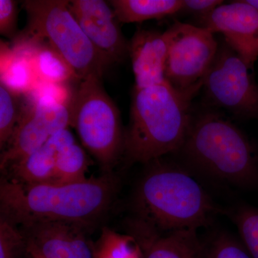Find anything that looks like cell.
<instances>
[{
	"label": "cell",
	"mask_w": 258,
	"mask_h": 258,
	"mask_svg": "<svg viewBox=\"0 0 258 258\" xmlns=\"http://www.w3.org/2000/svg\"><path fill=\"white\" fill-rule=\"evenodd\" d=\"M246 3L253 7L254 9L258 11V0H244Z\"/></svg>",
	"instance_id": "obj_27"
},
{
	"label": "cell",
	"mask_w": 258,
	"mask_h": 258,
	"mask_svg": "<svg viewBox=\"0 0 258 258\" xmlns=\"http://www.w3.org/2000/svg\"><path fill=\"white\" fill-rule=\"evenodd\" d=\"M118 181L113 173L73 184H19L2 176L1 217L18 227L62 222L88 230L111 208Z\"/></svg>",
	"instance_id": "obj_1"
},
{
	"label": "cell",
	"mask_w": 258,
	"mask_h": 258,
	"mask_svg": "<svg viewBox=\"0 0 258 258\" xmlns=\"http://www.w3.org/2000/svg\"><path fill=\"white\" fill-rule=\"evenodd\" d=\"M88 159L82 147L76 142L62 147L56 161L53 184H67L87 179Z\"/></svg>",
	"instance_id": "obj_19"
},
{
	"label": "cell",
	"mask_w": 258,
	"mask_h": 258,
	"mask_svg": "<svg viewBox=\"0 0 258 258\" xmlns=\"http://www.w3.org/2000/svg\"><path fill=\"white\" fill-rule=\"evenodd\" d=\"M18 5L13 0H0V33L8 38L16 37Z\"/></svg>",
	"instance_id": "obj_25"
},
{
	"label": "cell",
	"mask_w": 258,
	"mask_h": 258,
	"mask_svg": "<svg viewBox=\"0 0 258 258\" xmlns=\"http://www.w3.org/2000/svg\"><path fill=\"white\" fill-rule=\"evenodd\" d=\"M125 227L142 258H205L206 244L199 237L198 230L161 232L136 217L129 219Z\"/></svg>",
	"instance_id": "obj_13"
},
{
	"label": "cell",
	"mask_w": 258,
	"mask_h": 258,
	"mask_svg": "<svg viewBox=\"0 0 258 258\" xmlns=\"http://www.w3.org/2000/svg\"><path fill=\"white\" fill-rule=\"evenodd\" d=\"M13 48L30 57L39 81L55 84L80 81L63 57L45 40L25 35Z\"/></svg>",
	"instance_id": "obj_16"
},
{
	"label": "cell",
	"mask_w": 258,
	"mask_h": 258,
	"mask_svg": "<svg viewBox=\"0 0 258 258\" xmlns=\"http://www.w3.org/2000/svg\"><path fill=\"white\" fill-rule=\"evenodd\" d=\"M108 3L120 23H142L165 18L183 8V0H112Z\"/></svg>",
	"instance_id": "obj_18"
},
{
	"label": "cell",
	"mask_w": 258,
	"mask_h": 258,
	"mask_svg": "<svg viewBox=\"0 0 258 258\" xmlns=\"http://www.w3.org/2000/svg\"><path fill=\"white\" fill-rule=\"evenodd\" d=\"M93 258H142V252L133 238L121 235L108 228L92 247Z\"/></svg>",
	"instance_id": "obj_20"
},
{
	"label": "cell",
	"mask_w": 258,
	"mask_h": 258,
	"mask_svg": "<svg viewBox=\"0 0 258 258\" xmlns=\"http://www.w3.org/2000/svg\"><path fill=\"white\" fill-rule=\"evenodd\" d=\"M74 142L69 128L60 131L41 147L3 171V176L21 184H53L57 155L62 147Z\"/></svg>",
	"instance_id": "obj_15"
},
{
	"label": "cell",
	"mask_w": 258,
	"mask_h": 258,
	"mask_svg": "<svg viewBox=\"0 0 258 258\" xmlns=\"http://www.w3.org/2000/svg\"><path fill=\"white\" fill-rule=\"evenodd\" d=\"M1 84L20 96L28 94L38 83L30 57L1 42Z\"/></svg>",
	"instance_id": "obj_17"
},
{
	"label": "cell",
	"mask_w": 258,
	"mask_h": 258,
	"mask_svg": "<svg viewBox=\"0 0 258 258\" xmlns=\"http://www.w3.org/2000/svg\"><path fill=\"white\" fill-rule=\"evenodd\" d=\"M69 126L70 105L30 103L28 108L22 112L8 145L2 151L1 171L35 152L56 134Z\"/></svg>",
	"instance_id": "obj_9"
},
{
	"label": "cell",
	"mask_w": 258,
	"mask_h": 258,
	"mask_svg": "<svg viewBox=\"0 0 258 258\" xmlns=\"http://www.w3.org/2000/svg\"><path fill=\"white\" fill-rule=\"evenodd\" d=\"M235 224L240 241L252 258H258V208L249 205H239L225 210Z\"/></svg>",
	"instance_id": "obj_21"
},
{
	"label": "cell",
	"mask_w": 258,
	"mask_h": 258,
	"mask_svg": "<svg viewBox=\"0 0 258 258\" xmlns=\"http://www.w3.org/2000/svg\"><path fill=\"white\" fill-rule=\"evenodd\" d=\"M18 95L0 84V149L4 150L18 125L21 109Z\"/></svg>",
	"instance_id": "obj_22"
},
{
	"label": "cell",
	"mask_w": 258,
	"mask_h": 258,
	"mask_svg": "<svg viewBox=\"0 0 258 258\" xmlns=\"http://www.w3.org/2000/svg\"><path fill=\"white\" fill-rule=\"evenodd\" d=\"M69 8L107 68L129 55V42L109 3L103 0H72Z\"/></svg>",
	"instance_id": "obj_10"
},
{
	"label": "cell",
	"mask_w": 258,
	"mask_h": 258,
	"mask_svg": "<svg viewBox=\"0 0 258 258\" xmlns=\"http://www.w3.org/2000/svg\"><path fill=\"white\" fill-rule=\"evenodd\" d=\"M223 3L221 0H183L182 10L195 15L200 20Z\"/></svg>",
	"instance_id": "obj_26"
},
{
	"label": "cell",
	"mask_w": 258,
	"mask_h": 258,
	"mask_svg": "<svg viewBox=\"0 0 258 258\" xmlns=\"http://www.w3.org/2000/svg\"><path fill=\"white\" fill-rule=\"evenodd\" d=\"M171 39V28L164 32L139 30L129 41V57L137 88L164 84L165 64Z\"/></svg>",
	"instance_id": "obj_14"
},
{
	"label": "cell",
	"mask_w": 258,
	"mask_h": 258,
	"mask_svg": "<svg viewBox=\"0 0 258 258\" xmlns=\"http://www.w3.org/2000/svg\"><path fill=\"white\" fill-rule=\"evenodd\" d=\"M30 258H93L86 229L62 222H43L19 227Z\"/></svg>",
	"instance_id": "obj_12"
},
{
	"label": "cell",
	"mask_w": 258,
	"mask_h": 258,
	"mask_svg": "<svg viewBox=\"0 0 258 258\" xmlns=\"http://www.w3.org/2000/svg\"><path fill=\"white\" fill-rule=\"evenodd\" d=\"M218 49L203 79L210 103L244 118H258V86L240 56L225 41Z\"/></svg>",
	"instance_id": "obj_7"
},
{
	"label": "cell",
	"mask_w": 258,
	"mask_h": 258,
	"mask_svg": "<svg viewBox=\"0 0 258 258\" xmlns=\"http://www.w3.org/2000/svg\"><path fill=\"white\" fill-rule=\"evenodd\" d=\"M165 64L166 82L181 93H198L218 49L214 33L200 26L176 22Z\"/></svg>",
	"instance_id": "obj_8"
},
{
	"label": "cell",
	"mask_w": 258,
	"mask_h": 258,
	"mask_svg": "<svg viewBox=\"0 0 258 258\" xmlns=\"http://www.w3.org/2000/svg\"><path fill=\"white\" fill-rule=\"evenodd\" d=\"M197 94L179 92L168 83L134 87L125 130V161L147 164L179 152L187 134L191 101Z\"/></svg>",
	"instance_id": "obj_3"
},
{
	"label": "cell",
	"mask_w": 258,
	"mask_h": 258,
	"mask_svg": "<svg viewBox=\"0 0 258 258\" xmlns=\"http://www.w3.org/2000/svg\"><path fill=\"white\" fill-rule=\"evenodd\" d=\"M25 255V237L20 227L0 217V258Z\"/></svg>",
	"instance_id": "obj_24"
},
{
	"label": "cell",
	"mask_w": 258,
	"mask_h": 258,
	"mask_svg": "<svg viewBox=\"0 0 258 258\" xmlns=\"http://www.w3.org/2000/svg\"><path fill=\"white\" fill-rule=\"evenodd\" d=\"M161 159L147 164L137 183L134 217L161 232H171L198 230L225 213L187 169Z\"/></svg>",
	"instance_id": "obj_2"
},
{
	"label": "cell",
	"mask_w": 258,
	"mask_h": 258,
	"mask_svg": "<svg viewBox=\"0 0 258 258\" xmlns=\"http://www.w3.org/2000/svg\"><path fill=\"white\" fill-rule=\"evenodd\" d=\"M205 244V258H252L240 240L228 232H219Z\"/></svg>",
	"instance_id": "obj_23"
},
{
	"label": "cell",
	"mask_w": 258,
	"mask_h": 258,
	"mask_svg": "<svg viewBox=\"0 0 258 258\" xmlns=\"http://www.w3.org/2000/svg\"><path fill=\"white\" fill-rule=\"evenodd\" d=\"M25 35L45 40L64 59L79 81L91 75L103 77L106 66L83 31L66 0H26Z\"/></svg>",
	"instance_id": "obj_6"
},
{
	"label": "cell",
	"mask_w": 258,
	"mask_h": 258,
	"mask_svg": "<svg viewBox=\"0 0 258 258\" xmlns=\"http://www.w3.org/2000/svg\"><path fill=\"white\" fill-rule=\"evenodd\" d=\"M199 20L202 28L221 33L247 67L252 69L258 58L257 10L244 0H239L223 3Z\"/></svg>",
	"instance_id": "obj_11"
},
{
	"label": "cell",
	"mask_w": 258,
	"mask_h": 258,
	"mask_svg": "<svg viewBox=\"0 0 258 258\" xmlns=\"http://www.w3.org/2000/svg\"><path fill=\"white\" fill-rule=\"evenodd\" d=\"M91 75L79 81L70 103L71 126L83 147L98 161L103 173H111L124 149L125 130L118 107L102 84Z\"/></svg>",
	"instance_id": "obj_5"
},
{
	"label": "cell",
	"mask_w": 258,
	"mask_h": 258,
	"mask_svg": "<svg viewBox=\"0 0 258 258\" xmlns=\"http://www.w3.org/2000/svg\"><path fill=\"white\" fill-rule=\"evenodd\" d=\"M179 152L194 168L212 179L244 189L258 186V161L248 139L216 111L191 112Z\"/></svg>",
	"instance_id": "obj_4"
}]
</instances>
